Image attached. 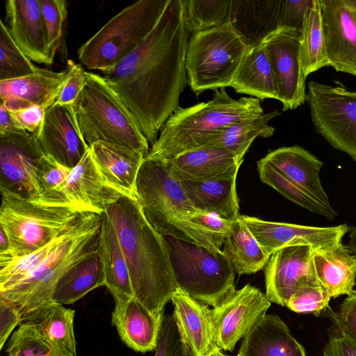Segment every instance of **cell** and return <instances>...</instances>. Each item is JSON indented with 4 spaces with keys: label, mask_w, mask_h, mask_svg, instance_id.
Here are the masks:
<instances>
[{
    "label": "cell",
    "mask_w": 356,
    "mask_h": 356,
    "mask_svg": "<svg viewBox=\"0 0 356 356\" xmlns=\"http://www.w3.org/2000/svg\"><path fill=\"white\" fill-rule=\"evenodd\" d=\"M349 236L350 239L346 246L354 254L356 255V227L352 229Z\"/></svg>",
    "instance_id": "55"
},
{
    "label": "cell",
    "mask_w": 356,
    "mask_h": 356,
    "mask_svg": "<svg viewBox=\"0 0 356 356\" xmlns=\"http://www.w3.org/2000/svg\"><path fill=\"white\" fill-rule=\"evenodd\" d=\"M72 169L63 166L45 155L37 170V179L41 195L54 190L61 185L67 179Z\"/></svg>",
    "instance_id": "45"
},
{
    "label": "cell",
    "mask_w": 356,
    "mask_h": 356,
    "mask_svg": "<svg viewBox=\"0 0 356 356\" xmlns=\"http://www.w3.org/2000/svg\"><path fill=\"white\" fill-rule=\"evenodd\" d=\"M46 110L42 106L35 105L20 110L10 111V113L19 130L38 136Z\"/></svg>",
    "instance_id": "49"
},
{
    "label": "cell",
    "mask_w": 356,
    "mask_h": 356,
    "mask_svg": "<svg viewBox=\"0 0 356 356\" xmlns=\"http://www.w3.org/2000/svg\"><path fill=\"white\" fill-rule=\"evenodd\" d=\"M76 122L90 146L104 142L149 154V142L139 124L104 76L86 72L85 85L73 104Z\"/></svg>",
    "instance_id": "6"
},
{
    "label": "cell",
    "mask_w": 356,
    "mask_h": 356,
    "mask_svg": "<svg viewBox=\"0 0 356 356\" xmlns=\"http://www.w3.org/2000/svg\"><path fill=\"white\" fill-rule=\"evenodd\" d=\"M102 214L86 211L74 225L39 250L0 256V298L22 316L52 300L56 284L77 262L97 250Z\"/></svg>",
    "instance_id": "2"
},
{
    "label": "cell",
    "mask_w": 356,
    "mask_h": 356,
    "mask_svg": "<svg viewBox=\"0 0 356 356\" xmlns=\"http://www.w3.org/2000/svg\"><path fill=\"white\" fill-rule=\"evenodd\" d=\"M242 356H306L303 346L277 316L266 314L243 338Z\"/></svg>",
    "instance_id": "28"
},
{
    "label": "cell",
    "mask_w": 356,
    "mask_h": 356,
    "mask_svg": "<svg viewBox=\"0 0 356 356\" xmlns=\"http://www.w3.org/2000/svg\"><path fill=\"white\" fill-rule=\"evenodd\" d=\"M154 356H192L183 346L172 314L163 317Z\"/></svg>",
    "instance_id": "44"
},
{
    "label": "cell",
    "mask_w": 356,
    "mask_h": 356,
    "mask_svg": "<svg viewBox=\"0 0 356 356\" xmlns=\"http://www.w3.org/2000/svg\"><path fill=\"white\" fill-rule=\"evenodd\" d=\"M241 216L260 246L270 256L279 249L296 245H308L316 252L331 250L341 244L349 230L346 224L322 227Z\"/></svg>",
    "instance_id": "16"
},
{
    "label": "cell",
    "mask_w": 356,
    "mask_h": 356,
    "mask_svg": "<svg viewBox=\"0 0 356 356\" xmlns=\"http://www.w3.org/2000/svg\"><path fill=\"white\" fill-rule=\"evenodd\" d=\"M216 352H214L213 353L211 354L209 356H216Z\"/></svg>",
    "instance_id": "57"
},
{
    "label": "cell",
    "mask_w": 356,
    "mask_h": 356,
    "mask_svg": "<svg viewBox=\"0 0 356 356\" xmlns=\"http://www.w3.org/2000/svg\"><path fill=\"white\" fill-rule=\"evenodd\" d=\"M313 0H282L277 28L287 27L301 32L307 8Z\"/></svg>",
    "instance_id": "48"
},
{
    "label": "cell",
    "mask_w": 356,
    "mask_h": 356,
    "mask_svg": "<svg viewBox=\"0 0 356 356\" xmlns=\"http://www.w3.org/2000/svg\"><path fill=\"white\" fill-rule=\"evenodd\" d=\"M306 101L315 130L356 162V92L311 81Z\"/></svg>",
    "instance_id": "11"
},
{
    "label": "cell",
    "mask_w": 356,
    "mask_h": 356,
    "mask_svg": "<svg viewBox=\"0 0 356 356\" xmlns=\"http://www.w3.org/2000/svg\"><path fill=\"white\" fill-rule=\"evenodd\" d=\"M44 156L38 135L24 131L0 132L1 196L37 200L41 195L37 170Z\"/></svg>",
    "instance_id": "12"
},
{
    "label": "cell",
    "mask_w": 356,
    "mask_h": 356,
    "mask_svg": "<svg viewBox=\"0 0 356 356\" xmlns=\"http://www.w3.org/2000/svg\"><path fill=\"white\" fill-rule=\"evenodd\" d=\"M282 0L232 1L231 21L245 42L251 47L277 28Z\"/></svg>",
    "instance_id": "33"
},
{
    "label": "cell",
    "mask_w": 356,
    "mask_h": 356,
    "mask_svg": "<svg viewBox=\"0 0 356 356\" xmlns=\"http://www.w3.org/2000/svg\"><path fill=\"white\" fill-rule=\"evenodd\" d=\"M6 15V26L21 51L31 61L51 65L40 0H8Z\"/></svg>",
    "instance_id": "21"
},
{
    "label": "cell",
    "mask_w": 356,
    "mask_h": 356,
    "mask_svg": "<svg viewBox=\"0 0 356 356\" xmlns=\"http://www.w3.org/2000/svg\"><path fill=\"white\" fill-rule=\"evenodd\" d=\"M278 84L282 110H293L306 101L305 81L301 63V32L278 27L261 40Z\"/></svg>",
    "instance_id": "13"
},
{
    "label": "cell",
    "mask_w": 356,
    "mask_h": 356,
    "mask_svg": "<svg viewBox=\"0 0 356 356\" xmlns=\"http://www.w3.org/2000/svg\"><path fill=\"white\" fill-rule=\"evenodd\" d=\"M323 356H356V342L339 334L330 337Z\"/></svg>",
    "instance_id": "52"
},
{
    "label": "cell",
    "mask_w": 356,
    "mask_h": 356,
    "mask_svg": "<svg viewBox=\"0 0 356 356\" xmlns=\"http://www.w3.org/2000/svg\"><path fill=\"white\" fill-rule=\"evenodd\" d=\"M270 304L266 294L248 284L211 309L218 348L232 352L236 343L264 317Z\"/></svg>",
    "instance_id": "15"
},
{
    "label": "cell",
    "mask_w": 356,
    "mask_h": 356,
    "mask_svg": "<svg viewBox=\"0 0 356 356\" xmlns=\"http://www.w3.org/2000/svg\"><path fill=\"white\" fill-rule=\"evenodd\" d=\"M257 170L261 181L275 189L284 197L310 211L332 220L338 216L333 209L324 206L304 189L289 180L282 173L265 163L257 161Z\"/></svg>",
    "instance_id": "38"
},
{
    "label": "cell",
    "mask_w": 356,
    "mask_h": 356,
    "mask_svg": "<svg viewBox=\"0 0 356 356\" xmlns=\"http://www.w3.org/2000/svg\"><path fill=\"white\" fill-rule=\"evenodd\" d=\"M38 67L21 51L6 25L0 21V81L23 77Z\"/></svg>",
    "instance_id": "40"
},
{
    "label": "cell",
    "mask_w": 356,
    "mask_h": 356,
    "mask_svg": "<svg viewBox=\"0 0 356 356\" xmlns=\"http://www.w3.org/2000/svg\"><path fill=\"white\" fill-rule=\"evenodd\" d=\"M329 209L333 208L321 183L323 163L304 148L293 145L269 152L261 159Z\"/></svg>",
    "instance_id": "25"
},
{
    "label": "cell",
    "mask_w": 356,
    "mask_h": 356,
    "mask_svg": "<svg viewBox=\"0 0 356 356\" xmlns=\"http://www.w3.org/2000/svg\"><path fill=\"white\" fill-rule=\"evenodd\" d=\"M232 0H182L186 30L192 35L230 22Z\"/></svg>",
    "instance_id": "39"
},
{
    "label": "cell",
    "mask_w": 356,
    "mask_h": 356,
    "mask_svg": "<svg viewBox=\"0 0 356 356\" xmlns=\"http://www.w3.org/2000/svg\"><path fill=\"white\" fill-rule=\"evenodd\" d=\"M264 113L261 101L252 97L238 99L225 88L214 90L211 99L179 107L162 127L147 156L168 161L185 152L207 147L209 138L241 120Z\"/></svg>",
    "instance_id": "5"
},
{
    "label": "cell",
    "mask_w": 356,
    "mask_h": 356,
    "mask_svg": "<svg viewBox=\"0 0 356 356\" xmlns=\"http://www.w3.org/2000/svg\"><path fill=\"white\" fill-rule=\"evenodd\" d=\"M22 321V314L14 304L0 298V349L13 329Z\"/></svg>",
    "instance_id": "51"
},
{
    "label": "cell",
    "mask_w": 356,
    "mask_h": 356,
    "mask_svg": "<svg viewBox=\"0 0 356 356\" xmlns=\"http://www.w3.org/2000/svg\"><path fill=\"white\" fill-rule=\"evenodd\" d=\"M312 264L316 280L329 296L352 294L356 278V255L342 243L324 252L313 251Z\"/></svg>",
    "instance_id": "30"
},
{
    "label": "cell",
    "mask_w": 356,
    "mask_h": 356,
    "mask_svg": "<svg viewBox=\"0 0 356 356\" xmlns=\"http://www.w3.org/2000/svg\"><path fill=\"white\" fill-rule=\"evenodd\" d=\"M216 356H231V355L224 354L220 350L218 349L216 352ZM235 356H242V355L238 353V354Z\"/></svg>",
    "instance_id": "56"
},
{
    "label": "cell",
    "mask_w": 356,
    "mask_h": 356,
    "mask_svg": "<svg viewBox=\"0 0 356 356\" xmlns=\"http://www.w3.org/2000/svg\"><path fill=\"white\" fill-rule=\"evenodd\" d=\"M97 252L105 277V286L115 301L134 298L129 273L116 231L105 213H102Z\"/></svg>",
    "instance_id": "31"
},
{
    "label": "cell",
    "mask_w": 356,
    "mask_h": 356,
    "mask_svg": "<svg viewBox=\"0 0 356 356\" xmlns=\"http://www.w3.org/2000/svg\"><path fill=\"white\" fill-rule=\"evenodd\" d=\"M173 175L181 180H209L237 175L242 164L226 149L205 147L167 161Z\"/></svg>",
    "instance_id": "26"
},
{
    "label": "cell",
    "mask_w": 356,
    "mask_h": 356,
    "mask_svg": "<svg viewBox=\"0 0 356 356\" xmlns=\"http://www.w3.org/2000/svg\"><path fill=\"white\" fill-rule=\"evenodd\" d=\"M237 93L259 99H278V84L264 46L251 47L229 86Z\"/></svg>",
    "instance_id": "32"
},
{
    "label": "cell",
    "mask_w": 356,
    "mask_h": 356,
    "mask_svg": "<svg viewBox=\"0 0 356 356\" xmlns=\"http://www.w3.org/2000/svg\"><path fill=\"white\" fill-rule=\"evenodd\" d=\"M136 197L152 227L161 235L221 252L223 243L196 225L193 217L202 213L186 195L165 160L146 156L138 175Z\"/></svg>",
    "instance_id": "4"
},
{
    "label": "cell",
    "mask_w": 356,
    "mask_h": 356,
    "mask_svg": "<svg viewBox=\"0 0 356 356\" xmlns=\"http://www.w3.org/2000/svg\"><path fill=\"white\" fill-rule=\"evenodd\" d=\"M280 115L275 110L234 123L212 136L207 147L226 149L243 163L245 153L257 137L268 138L274 134L275 128L268 122Z\"/></svg>",
    "instance_id": "36"
},
{
    "label": "cell",
    "mask_w": 356,
    "mask_h": 356,
    "mask_svg": "<svg viewBox=\"0 0 356 356\" xmlns=\"http://www.w3.org/2000/svg\"><path fill=\"white\" fill-rule=\"evenodd\" d=\"M188 35L182 0H170L146 40L103 72L152 145L165 122L179 107V96L188 83Z\"/></svg>",
    "instance_id": "1"
},
{
    "label": "cell",
    "mask_w": 356,
    "mask_h": 356,
    "mask_svg": "<svg viewBox=\"0 0 356 356\" xmlns=\"http://www.w3.org/2000/svg\"><path fill=\"white\" fill-rule=\"evenodd\" d=\"M163 316H154L134 297L115 301L111 321L128 347L145 353L155 350Z\"/></svg>",
    "instance_id": "24"
},
{
    "label": "cell",
    "mask_w": 356,
    "mask_h": 356,
    "mask_svg": "<svg viewBox=\"0 0 356 356\" xmlns=\"http://www.w3.org/2000/svg\"><path fill=\"white\" fill-rule=\"evenodd\" d=\"M68 76L54 104H74L86 82V71L81 64L67 61Z\"/></svg>",
    "instance_id": "46"
},
{
    "label": "cell",
    "mask_w": 356,
    "mask_h": 356,
    "mask_svg": "<svg viewBox=\"0 0 356 356\" xmlns=\"http://www.w3.org/2000/svg\"><path fill=\"white\" fill-rule=\"evenodd\" d=\"M105 286L102 264L97 250L77 262L58 280L52 300L62 305H70L88 293Z\"/></svg>",
    "instance_id": "34"
},
{
    "label": "cell",
    "mask_w": 356,
    "mask_h": 356,
    "mask_svg": "<svg viewBox=\"0 0 356 356\" xmlns=\"http://www.w3.org/2000/svg\"><path fill=\"white\" fill-rule=\"evenodd\" d=\"M121 196L103 180L90 149L61 185L42 193L34 202L47 206H72L102 214Z\"/></svg>",
    "instance_id": "14"
},
{
    "label": "cell",
    "mask_w": 356,
    "mask_h": 356,
    "mask_svg": "<svg viewBox=\"0 0 356 356\" xmlns=\"http://www.w3.org/2000/svg\"><path fill=\"white\" fill-rule=\"evenodd\" d=\"M10 248L8 237L2 227H0V254L6 253Z\"/></svg>",
    "instance_id": "54"
},
{
    "label": "cell",
    "mask_w": 356,
    "mask_h": 356,
    "mask_svg": "<svg viewBox=\"0 0 356 356\" xmlns=\"http://www.w3.org/2000/svg\"><path fill=\"white\" fill-rule=\"evenodd\" d=\"M193 221L223 244L232 223V220L224 219L211 213H199L193 217Z\"/></svg>",
    "instance_id": "50"
},
{
    "label": "cell",
    "mask_w": 356,
    "mask_h": 356,
    "mask_svg": "<svg viewBox=\"0 0 356 356\" xmlns=\"http://www.w3.org/2000/svg\"><path fill=\"white\" fill-rule=\"evenodd\" d=\"M8 356H63L31 326L20 324L8 341Z\"/></svg>",
    "instance_id": "41"
},
{
    "label": "cell",
    "mask_w": 356,
    "mask_h": 356,
    "mask_svg": "<svg viewBox=\"0 0 356 356\" xmlns=\"http://www.w3.org/2000/svg\"><path fill=\"white\" fill-rule=\"evenodd\" d=\"M236 177L209 180H181L180 183L196 209L234 220L240 216Z\"/></svg>",
    "instance_id": "29"
},
{
    "label": "cell",
    "mask_w": 356,
    "mask_h": 356,
    "mask_svg": "<svg viewBox=\"0 0 356 356\" xmlns=\"http://www.w3.org/2000/svg\"><path fill=\"white\" fill-rule=\"evenodd\" d=\"M83 212L72 206H47L1 196L0 227L10 248L0 254L22 257L39 250L70 229Z\"/></svg>",
    "instance_id": "10"
},
{
    "label": "cell",
    "mask_w": 356,
    "mask_h": 356,
    "mask_svg": "<svg viewBox=\"0 0 356 356\" xmlns=\"http://www.w3.org/2000/svg\"><path fill=\"white\" fill-rule=\"evenodd\" d=\"M104 213L116 231L134 298L163 316L177 288L164 236L148 222L136 199L122 195Z\"/></svg>",
    "instance_id": "3"
},
{
    "label": "cell",
    "mask_w": 356,
    "mask_h": 356,
    "mask_svg": "<svg viewBox=\"0 0 356 356\" xmlns=\"http://www.w3.org/2000/svg\"><path fill=\"white\" fill-rule=\"evenodd\" d=\"M330 318L339 334L356 342V291L348 296L338 312H331Z\"/></svg>",
    "instance_id": "47"
},
{
    "label": "cell",
    "mask_w": 356,
    "mask_h": 356,
    "mask_svg": "<svg viewBox=\"0 0 356 356\" xmlns=\"http://www.w3.org/2000/svg\"><path fill=\"white\" fill-rule=\"evenodd\" d=\"M328 66L356 75V0H318Z\"/></svg>",
    "instance_id": "17"
},
{
    "label": "cell",
    "mask_w": 356,
    "mask_h": 356,
    "mask_svg": "<svg viewBox=\"0 0 356 356\" xmlns=\"http://www.w3.org/2000/svg\"><path fill=\"white\" fill-rule=\"evenodd\" d=\"M250 48L231 22L192 35L186 57L192 91L198 95L229 87Z\"/></svg>",
    "instance_id": "9"
},
{
    "label": "cell",
    "mask_w": 356,
    "mask_h": 356,
    "mask_svg": "<svg viewBox=\"0 0 356 356\" xmlns=\"http://www.w3.org/2000/svg\"><path fill=\"white\" fill-rule=\"evenodd\" d=\"M170 300L172 315L185 350L192 356H209L218 350L208 305L192 298L178 287Z\"/></svg>",
    "instance_id": "20"
},
{
    "label": "cell",
    "mask_w": 356,
    "mask_h": 356,
    "mask_svg": "<svg viewBox=\"0 0 356 356\" xmlns=\"http://www.w3.org/2000/svg\"><path fill=\"white\" fill-rule=\"evenodd\" d=\"M222 251L229 259L235 273L239 275L252 274L261 270L270 257L260 246L241 215L232 220Z\"/></svg>",
    "instance_id": "35"
},
{
    "label": "cell",
    "mask_w": 356,
    "mask_h": 356,
    "mask_svg": "<svg viewBox=\"0 0 356 356\" xmlns=\"http://www.w3.org/2000/svg\"><path fill=\"white\" fill-rule=\"evenodd\" d=\"M300 51L302 70L305 78L328 66L318 0H313L307 10L301 31Z\"/></svg>",
    "instance_id": "37"
},
{
    "label": "cell",
    "mask_w": 356,
    "mask_h": 356,
    "mask_svg": "<svg viewBox=\"0 0 356 356\" xmlns=\"http://www.w3.org/2000/svg\"><path fill=\"white\" fill-rule=\"evenodd\" d=\"M48 38V56L51 63L60 46L67 15L65 0H40Z\"/></svg>",
    "instance_id": "43"
},
{
    "label": "cell",
    "mask_w": 356,
    "mask_h": 356,
    "mask_svg": "<svg viewBox=\"0 0 356 356\" xmlns=\"http://www.w3.org/2000/svg\"><path fill=\"white\" fill-rule=\"evenodd\" d=\"M20 131L17 127L10 111L0 104V132Z\"/></svg>",
    "instance_id": "53"
},
{
    "label": "cell",
    "mask_w": 356,
    "mask_h": 356,
    "mask_svg": "<svg viewBox=\"0 0 356 356\" xmlns=\"http://www.w3.org/2000/svg\"><path fill=\"white\" fill-rule=\"evenodd\" d=\"M67 76V68L57 72L38 67L29 75L0 81L1 104L9 111L35 105L47 109L55 103Z\"/></svg>",
    "instance_id": "22"
},
{
    "label": "cell",
    "mask_w": 356,
    "mask_h": 356,
    "mask_svg": "<svg viewBox=\"0 0 356 356\" xmlns=\"http://www.w3.org/2000/svg\"><path fill=\"white\" fill-rule=\"evenodd\" d=\"M330 299L316 279H307L299 285L286 307L296 313L318 314L329 306Z\"/></svg>",
    "instance_id": "42"
},
{
    "label": "cell",
    "mask_w": 356,
    "mask_h": 356,
    "mask_svg": "<svg viewBox=\"0 0 356 356\" xmlns=\"http://www.w3.org/2000/svg\"><path fill=\"white\" fill-rule=\"evenodd\" d=\"M313 251L308 245H296L279 249L270 255L265 268V294L271 302L286 306L303 281L316 279Z\"/></svg>",
    "instance_id": "19"
},
{
    "label": "cell",
    "mask_w": 356,
    "mask_h": 356,
    "mask_svg": "<svg viewBox=\"0 0 356 356\" xmlns=\"http://www.w3.org/2000/svg\"><path fill=\"white\" fill-rule=\"evenodd\" d=\"M38 136L45 155L70 169L90 149L79 130L73 104H54L49 107Z\"/></svg>",
    "instance_id": "18"
},
{
    "label": "cell",
    "mask_w": 356,
    "mask_h": 356,
    "mask_svg": "<svg viewBox=\"0 0 356 356\" xmlns=\"http://www.w3.org/2000/svg\"><path fill=\"white\" fill-rule=\"evenodd\" d=\"M97 168L104 182L122 195L136 197V184L145 156L124 146L97 142L90 146Z\"/></svg>",
    "instance_id": "23"
},
{
    "label": "cell",
    "mask_w": 356,
    "mask_h": 356,
    "mask_svg": "<svg viewBox=\"0 0 356 356\" xmlns=\"http://www.w3.org/2000/svg\"><path fill=\"white\" fill-rule=\"evenodd\" d=\"M74 318V309L51 301L22 315L20 324L34 328L61 355L76 356Z\"/></svg>",
    "instance_id": "27"
},
{
    "label": "cell",
    "mask_w": 356,
    "mask_h": 356,
    "mask_svg": "<svg viewBox=\"0 0 356 356\" xmlns=\"http://www.w3.org/2000/svg\"><path fill=\"white\" fill-rule=\"evenodd\" d=\"M170 0H140L109 19L77 51L89 70H108L136 49L154 30Z\"/></svg>",
    "instance_id": "7"
},
{
    "label": "cell",
    "mask_w": 356,
    "mask_h": 356,
    "mask_svg": "<svg viewBox=\"0 0 356 356\" xmlns=\"http://www.w3.org/2000/svg\"><path fill=\"white\" fill-rule=\"evenodd\" d=\"M164 238L178 288L213 307L235 293V271L222 251L213 252L171 236H165Z\"/></svg>",
    "instance_id": "8"
}]
</instances>
